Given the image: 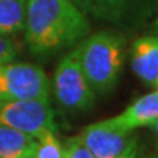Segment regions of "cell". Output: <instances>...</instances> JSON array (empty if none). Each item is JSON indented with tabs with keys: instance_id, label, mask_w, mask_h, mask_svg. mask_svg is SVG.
<instances>
[{
	"instance_id": "cell-16",
	"label": "cell",
	"mask_w": 158,
	"mask_h": 158,
	"mask_svg": "<svg viewBox=\"0 0 158 158\" xmlns=\"http://www.w3.org/2000/svg\"><path fill=\"white\" fill-rule=\"evenodd\" d=\"M138 158H158V151L147 152V154H143V155H138Z\"/></svg>"
},
{
	"instance_id": "cell-18",
	"label": "cell",
	"mask_w": 158,
	"mask_h": 158,
	"mask_svg": "<svg viewBox=\"0 0 158 158\" xmlns=\"http://www.w3.org/2000/svg\"><path fill=\"white\" fill-rule=\"evenodd\" d=\"M155 86H157V88H158V79H157V85H155Z\"/></svg>"
},
{
	"instance_id": "cell-5",
	"label": "cell",
	"mask_w": 158,
	"mask_h": 158,
	"mask_svg": "<svg viewBox=\"0 0 158 158\" xmlns=\"http://www.w3.org/2000/svg\"><path fill=\"white\" fill-rule=\"evenodd\" d=\"M0 124L38 138L57 132L50 100H0Z\"/></svg>"
},
{
	"instance_id": "cell-13",
	"label": "cell",
	"mask_w": 158,
	"mask_h": 158,
	"mask_svg": "<svg viewBox=\"0 0 158 158\" xmlns=\"http://www.w3.org/2000/svg\"><path fill=\"white\" fill-rule=\"evenodd\" d=\"M63 149H64V158H94L79 135L66 139Z\"/></svg>"
},
{
	"instance_id": "cell-7",
	"label": "cell",
	"mask_w": 158,
	"mask_h": 158,
	"mask_svg": "<svg viewBox=\"0 0 158 158\" xmlns=\"http://www.w3.org/2000/svg\"><path fill=\"white\" fill-rule=\"evenodd\" d=\"M130 66L147 86H155L158 79V34L143 35L130 47Z\"/></svg>"
},
{
	"instance_id": "cell-9",
	"label": "cell",
	"mask_w": 158,
	"mask_h": 158,
	"mask_svg": "<svg viewBox=\"0 0 158 158\" xmlns=\"http://www.w3.org/2000/svg\"><path fill=\"white\" fill-rule=\"evenodd\" d=\"M35 149L34 136L0 124V158H34Z\"/></svg>"
},
{
	"instance_id": "cell-1",
	"label": "cell",
	"mask_w": 158,
	"mask_h": 158,
	"mask_svg": "<svg viewBox=\"0 0 158 158\" xmlns=\"http://www.w3.org/2000/svg\"><path fill=\"white\" fill-rule=\"evenodd\" d=\"M89 21L72 0H28L25 41L35 56H51L89 34Z\"/></svg>"
},
{
	"instance_id": "cell-15",
	"label": "cell",
	"mask_w": 158,
	"mask_h": 158,
	"mask_svg": "<svg viewBox=\"0 0 158 158\" xmlns=\"http://www.w3.org/2000/svg\"><path fill=\"white\" fill-rule=\"evenodd\" d=\"M151 135H152V147L154 151H158V120L155 123H152L151 126Z\"/></svg>"
},
{
	"instance_id": "cell-17",
	"label": "cell",
	"mask_w": 158,
	"mask_h": 158,
	"mask_svg": "<svg viewBox=\"0 0 158 158\" xmlns=\"http://www.w3.org/2000/svg\"><path fill=\"white\" fill-rule=\"evenodd\" d=\"M152 31L155 34H158V9H157V15H155V19L152 22Z\"/></svg>"
},
{
	"instance_id": "cell-10",
	"label": "cell",
	"mask_w": 158,
	"mask_h": 158,
	"mask_svg": "<svg viewBox=\"0 0 158 158\" xmlns=\"http://www.w3.org/2000/svg\"><path fill=\"white\" fill-rule=\"evenodd\" d=\"M85 15L102 19L117 21L132 9L138 0H72Z\"/></svg>"
},
{
	"instance_id": "cell-11",
	"label": "cell",
	"mask_w": 158,
	"mask_h": 158,
	"mask_svg": "<svg viewBox=\"0 0 158 158\" xmlns=\"http://www.w3.org/2000/svg\"><path fill=\"white\" fill-rule=\"evenodd\" d=\"M28 0H0V34L12 35L25 28Z\"/></svg>"
},
{
	"instance_id": "cell-6",
	"label": "cell",
	"mask_w": 158,
	"mask_h": 158,
	"mask_svg": "<svg viewBox=\"0 0 158 158\" xmlns=\"http://www.w3.org/2000/svg\"><path fill=\"white\" fill-rule=\"evenodd\" d=\"M94 158H138L139 141L135 130H122L106 123H92L79 133Z\"/></svg>"
},
{
	"instance_id": "cell-8",
	"label": "cell",
	"mask_w": 158,
	"mask_h": 158,
	"mask_svg": "<svg viewBox=\"0 0 158 158\" xmlns=\"http://www.w3.org/2000/svg\"><path fill=\"white\" fill-rule=\"evenodd\" d=\"M158 120V89L139 97L126 107L124 111L107 118L106 123L122 130H135L138 127L151 126Z\"/></svg>"
},
{
	"instance_id": "cell-2",
	"label": "cell",
	"mask_w": 158,
	"mask_h": 158,
	"mask_svg": "<svg viewBox=\"0 0 158 158\" xmlns=\"http://www.w3.org/2000/svg\"><path fill=\"white\" fill-rule=\"evenodd\" d=\"M85 76L95 94L114 89L126 59V40L113 31H100L82 40L76 47Z\"/></svg>"
},
{
	"instance_id": "cell-12",
	"label": "cell",
	"mask_w": 158,
	"mask_h": 158,
	"mask_svg": "<svg viewBox=\"0 0 158 158\" xmlns=\"http://www.w3.org/2000/svg\"><path fill=\"white\" fill-rule=\"evenodd\" d=\"M37 139L34 158H64L63 145L59 142L54 132H44Z\"/></svg>"
},
{
	"instance_id": "cell-3",
	"label": "cell",
	"mask_w": 158,
	"mask_h": 158,
	"mask_svg": "<svg viewBox=\"0 0 158 158\" xmlns=\"http://www.w3.org/2000/svg\"><path fill=\"white\" fill-rule=\"evenodd\" d=\"M51 88L59 107L68 113H84L94 106L95 91L82 70L78 48L69 51L59 62Z\"/></svg>"
},
{
	"instance_id": "cell-4",
	"label": "cell",
	"mask_w": 158,
	"mask_h": 158,
	"mask_svg": "<svg viewBox=\"0 0 158 158\" xmlns=\"http://www.w3.org/2000/svg\"><path fill=\"white\" fill-rule=\"evenodd\" d=\"M50 81L37 64H0V100H50Z\"/></svg>"
},
{
	"instance_id": "cell-14",
	"label": "cell",
	"mask_w": 158,
	"mask_h": 158,
	"mask_svg": "<svg viewBox=\"0 0 158 158\" xmlns=\"http://www.w3.org/2000/svg\"><path fill=\"white\" fill-rule=\"evenodd\" d=\"M21 50V44L6 34H0V64L10 63Z\"/></svg>"
}]
</instances>
